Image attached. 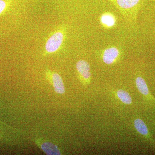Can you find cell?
Masks as SVG:
<instances>
[{
    "label": "cell",
    "instance_id": "obj_1",
    "mask_svg": "<svg viewBox=\"0 0 155 155\" xmlns=\"http://www.w3.org/2000/svg\"><path fill=\"white\" fill-rule=\"evenodd\" d=\"M115 5L122 15L130 22L134 21L143 0H108Z\"/></svg>",
    "mask_w": 155,
    "mask_h": 155
},
{
    "label": "cell",
    "instance_id": "obj_2",
    "mask_svg": "<svg viewBox=\"0 0 155 155\" xmlns=\"http://www.w3.org/2000/svg\"><path fill=\"white\" fill-rule=\"evenodd\" d=\"M64 35L61 31H58L51 35L45 45V50L48 53L56 51L61 47L64 41Z\"/></svg>",
    "mask_w": 155,
    "mask_h": 155
},
{
    "label": "cell",
    "instance_id": "obj_3",
    "mask_svg": "<svg viewBox=\"0 0 155 155\" xmlns=\"http://www.w3.org/2000/svg\"><path fill=\"white\" fill-rule=\"evenodd\" d=\"M119 54V50L117 48H108L105 50L103 53V61L106 64H112L117 59Z\"/></svg>",
    "mask_w": 155,
    "mask_h": 155
},
{
    "label": "cell",
    "instance_id": "obj_4",
    "mask_svg": "<svg viewBox=\"0 0 155 155\" xmlns=\"http://www.w3.org/2000/svg\"><path fill=\"white\" fill-rule=\"evenodd\" d=\"M76 68L81 75L85 79H88L91 77L90 67L86 61L81 60L76 63Z\"/></svg>",
    "mask_w": 155,
    "mask_h": 155
},
{
    "label": "cell",
    "instance_id": "obj_5",
    "mask_svg": "<svg viewBox=\"0 0 155 155\" xmlns=\"http://www.w3.org/2000/svg\"><path fill=\"white\" fill-rule=\"evenodd\" d=\"M52 80L54 91L57 93L63 94L65 92L64 83L62 78L58 73H54Z\"/></svg>",
    "mask_w": 155,
    "mask_h": 155
},
{
    "label": "cell",
    "instance_id": "obj_6",
    "mask_svg": "<svg viewBox=\"0 0 155 155\" xmlns=\"http://www.w3.org/2000/svg\"><path fill=\"white\" fill-rule=\"evenodd\" d=\"M41 148L47 155H61V152L55 145L50 142H45L41 144Z\"/></svg>",
    "mask_w": 155,
    "mask_h": 155
},
{
    "label": "cell",
    "instance_id": "obj_7",
    "mask_svg": "<svg viewBox=\"0 0 155 155\" xmlns=\"http://www.w3.org/2000/svg\"><path fill=\"white\" fill-rule=\"evenodd\" d=\"M136 84L139 91L143 94L147 95L149 94V92L147 84L142 78L138 77L136 78Z\"/></svg>",
    "mask_w": 155,
    "mask_h": 155
},
{
    "label": "cell",
    "instance_id": "obj_8",
    "mask_svg": "<svg viewBox=\"0 0 155 155\" xmlns=\"http://www.w3.org/2000/svg\"><path fill=\"white\" fill-rule=\"evenodd\" d=\"M134 127L136 130L143 135H147L148 133L147 127L144 122L141 119H136L134 122Z\"/></svg>",
    "mask_w": 155,
    "mask_h": 155
},
{
    "label": "cell",
    "instance_id": "obj_9",
    "mask_svg": "<svg viewBox=\"0 0 155 155\" xmlns=\"http://www.w3.org/2000/svg\"><path fill=\"white\" fill-rule=\"evenodd\" d=\"M101 22L103 25L108 27H111L115 25V19L113 15L110 14H105L101 17Z\"/></svg>",
    "mask_w": 155,
    "mask_h": 155
},
{
    "label": "cell",
    "instance_id": "obj_10",
    "mask_svg": "<svg viewBox=\"0 0 155 155\" xmlns=\"http://www.w3.org/2000/svg\"><path fill=\"white\" fill-rule=\"evenodd\" d=\"M117 96L119 99L121 100L122 102L125 104H129L132 102L131 97L129 94L123 90H119L117 92Z\"/></svg>",
    "mask_w": 155,
    "mask_h": 155
},
{
    "label": "cell",
    "instance_id": "obj_11",
    "mask_svg": "<svg viewBox=\"0 0 155 155\" xmlns=\"http://www.w3.org/2000/svg\"><path fill=\"white\" fill-rule=\"evenodd\" d=\"M6 3L4 0H0V14H2L6 7Z\"/></svg>",
    "mask_w": 155,
    "mask_h": 155
}]
</instances>
